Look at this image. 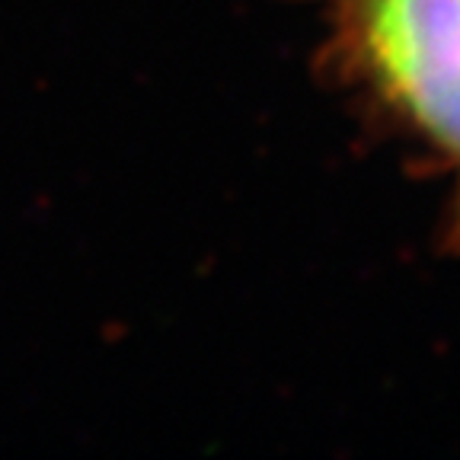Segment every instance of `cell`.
I'll use <instances>...</instances> for the list:
<instances>
[{"instance_id":"1","label":"cell","mask_w":460,"mask_h":460,"mask_svg":"<svg viewBox=\"0 0 460 460\" xmlns=\"http://www.w3.org/2000/svg\"><path fill=\"white\" fill-rule=\"evenodd\" d=\"M352 65L422 141L460 164V0H332Z\"/></svg>"}]
</instances>
